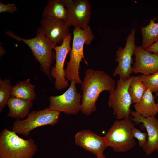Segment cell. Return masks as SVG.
<instances>
[{"label":"cell","instance_id":"6da1fadb","mask_svg":"<svg viewBox=\"0 0 158 158\" xmlns=\"http://www.w3.org/2000/svg\"><path fill=\"white\" fill-rule=\"evenodd\" d=\"M116 86L115 80L105 72L87 69L81 83V112L88 116L95 111L96 102L100 94L104 91L109 92Z\"/></svg>","mask_w":158,"mask_h":158},{"label":"cell","instance_id":"7a4b0ae2","mask_svg":"<svg viewBox=\"0 0 158 158\" xmlns=\"http://www.w3.org/2000/svg\"><path fill=\"white\" fill-rule=\"evenodd\" d=\"M5 34L12 39L23 41L26 44L30 49L36 60L39 63L41 70L52 80L50 69L55 59V53L53 50L56 45L44 36L40 28L37 30L36 36L30 39L21 38L10 31H6Z\"/></svg>","mask_w":158,"mask_h":158},{"label":"cell","instance_id":"3957f363","mask_svg":"<svg viewBox=\"0 0 158 158\" xmlns=\"http://www.w3.org/2000/svg\"><path fill=\"white\" fill-rule=\"evenodd\" d=\"M73 32V38L69 53L70 59L65 69L66 78L68 81H73L76 83L81 84L82 81L79 75L80 63L83 59L86 64L88 65L84 56V44H90L94 35L90 26L84 29L74 28Z\"/></svg>","mask_w":158,"mask_h":158},{"label":"cell","instance_id":"277c9868","mask_svg":"<svg viewBox=\"0 0 158 158\" xmlns=\"http://www.w3.org/2000/svg\"><path fill=\"white\" fill-rule=\"evenodd\" d=\"M37 148L32 138L24 139L7 128L0 133V158H32Z\"/></svg>","mask_w":158,"mask_h":158},{"label":"cell","instance_id":"5b68a950","mask_svg":"<svg viewBox=\"0 0 158 158\" xmlns=\"http://www.w3.org/2000/svg\"><path fill=\"white\" fill-rule=\"evenodd\" d=\"M134 126L129 118L115 121L105 136L108 146L116 152H124L133 148L136 144L132 134Z\"/></svg>","mask_w":158,"mask_h":158},{"label":"cell","instance_id":"8992f818","mask_svg":"<svg viewBox=\"0 0 158 158\" xmlns=\"http://www.w3.org/2000/svg\"><path fill=\"white\" fill-rule=\"evenodd\" d=\"M60 112L49 107L38 111H32L23 120L18 119L14 122L12 131L17 134L28 136L31 131L40 126H53L58 121Z\"/></svg>","mask_w":158,"mask_h":158},{"label":"cell","instance_id":"52a82bcc","mask_svg":"<svg viewBox=\"0 0 158 158\" xmlns=\"http://www.w3.org/2000/svg\"><path fill=\"white\" fill-rule=\"evenodd\" d=\"M132 76L125 80L119 77L115 88L109 92L108 105L112 108L117 120L129 118L132 103L129 92Z\"/></svg>","mask_w":158,"mask_h":158},{"label":"cell","instance_id":"ba28073f","mask_svg":"<svg viewBox=\"0 0 158 158\" xmlns=\"http://www.w3.org/2000/svg\"><path fill=\"white\" fill-rule=\"evenodd\" d=\"M76 83L71 81L68 88L62 95L51 96L49 98V108L59 112L68 114L75 115L80 111V102L82 95L77 92Z\"/></svg>","mask_w":158,"mask_h":158},{"label":"cell","instance_id":"9c48e42d","mask_svg":"<svg viewBox=\"0 0 158 158\" xmlns=\"http://www.w3.org/2000/svg\"><path fill=\"white\" fill-rule=\"evenodd\" d=\"M136 30L133 28L127 36L125 47L119 46L116 51L115 60L118 63L113 73V76L119 75V77L126 80L131 77L133 72L131 65L133 63L132 56L136 46L135 44Z\"/></svg>","mask_w":158,"mask_h":158},{"label":"cell","instance_id":"30bf717a","mask_svg":"<svg viewBox=\"0 0 158 158\" xmlns=\"http://www.w3.org/2000/svg\"><path fill=\"white\" fill-rule=\"evenodd\" d=\"M67 10L66 23L69 27L84 29L89 25L91 5L88 0H64Z\"/></svg>","mask_w":158,"mask_h":158},{"label":"cell","instance_id":"8fae6325","mask_svg":"<svg viewBox=\"0 0 158 158\" xmlns=\"http://www.w3.org/2000/svg\"><path fill=\"white\" fill-rule=\"evenodd\" d=\"M71 39L70 33L60 45H56L54 50L55 53L56 63L51 70L52 78L55 80L54 87L59 90L66 88L68 85L66 80L64 65L66 57L71 49L70 42Z\"/></svg>","mask_w":158,"mask_h":158},{"label":"cell","instance_id":"7c38bea8","mask_svg":"<svg viewBox=\"0 0 158 158\" xmlns=\"http://www.w3.org/2000/svg\"><path fill=\"white\" fill-rule=\"evenodd\" d=\"M76 145L99 157L103 155L108 147L105 136H101L89 130H83L77 133L74 137Z\"/></svg>","mask_w":158,"mask_h":158},{"label":"cell","instance_id":"4fadbf2b","mask_svg":"<svg viewBox=\"0 0 158 158\" xmlns=\"http://www.w3.org/2000/svg\"><path fill=\"white\" fill-rule=\"evenodd\" d=\"M133 55L135 62L133 72L140 73L145 75H152L158 71V53L149 52L141 45L136 46Z\"/></svg>","mask_w":158,"mask_h":158},{"label":"cell","instance_id":"5bb4252c","mask_svg":"<svg viewBox=\"0 0 158 158\" xmlns=\"http://www.w3.org/2000/svg\"><path fill=\"white\" fill-rule=\"evenodd\" d=\"M130 118L136 124L142 123L147 133V140L142 147L147 155H151L155 150L158 152V119L155 117L144 118L135 111H131Z\"/></svg>","mask_w":158,"mask_h":158},{"label":"cell","instance_id":"9a60e30c","mask_svg":"<svg viewBox=\"0 0 158 158\" xmlns=\"http://www.w3.org/2000/svg\"><path fill=\"white\" fill-rule=\"evenodd\" d=\"M42 32L51 43L60 45L70 33L69 26L63 20L56 18H42L40 22Z\"/></svg>","mask_w":158,"mask_h":158},{"label":"cell","instance_id":"2e32d148","mask_svg":"<svg viewBox=\"0 0 158 158\" xmlns=\"http://www.w3.org/2000/svg\"><path fill=\"white\" fill-rule=\"evenodd\" d=\"M154 98L152 91L147 89L140 102L134 104L135 111L144 118L155 117L158 111Z\"/></svg>","mask_w":158,"mask_h":158},{"label":"cell","instance_id":"e0dca14e","mask_svg":"<svg viewBox=\"0 0 158 158\" xmlns=\"http://www.w3.org/2000/svg\"><path fill=\"white\" fill-rule=\"evenodd\" d=\"M32 104L31 101L11 96L7 104L9 109L7 117L23 118L29 114Z\"/></svg>","mask_w":158,"mask_h":158},{"label":"cell","instance_id":"ac0fdd59","mask_svg":"<svg viewBox=\"0 0 158 158\" xmlns=\"http://www.w3.org/2000/svg\"><path fill=\"white\" fill-rule=\"evenodd\" d=\"M42 18L62 20L67 18V10L64 0H49L47 1L42 13Z\"/></svg>","mask_w":158,"mask_h":158},{"label":"cell","instance_id":"d6986e66","mask_svg":"<svg viewBox=\"0 0 158 158\" xmlns=\"http://www.w3.org/2000/svg\"><path fill=\"white\" fill-rule=\"evenodd\" d=\"M35 87L30 83L29 79L19 81L15 85L12 86L11 96L32 101L37 96Z\"/></svg>","mask_w":158,"mask_h":158},{"label":"cell","instance_id":"ffe728a7","mask_svg":"<svg viewBox=\"0 0 158 158\" xmlns=\"http://www.w3.org/2000/svg\"><path fill=\"white\" fill-rule=\"evenodd\" d=\"M156 18L150 19L147 25L141 28L142 37L141 46L144 49H146L153 43L158 41V22L156 23L155 22Z\"/></svg>","mask_w":158,"mask_h":158},{"label":"cell","instance_id":"44dd1931","mask_svg":"<svg viewBox=\"0 0 158 158\" xmlns=\"http://www.w3.org/2000/svg\"><path fill=\"white\" fill-rule=\"evenodd\" d=\"M147 89L140 76H132L129 89L132 103L139 102Z\"/></svg>","mask_w":158,"mask_h":158},{"label":"cell","instance_id":"7402d4cb","mask_svg":"<svg viewBox=\"0 0 158 158\" xmlns=\"http://www.w3.org/2000/svg\"><path fill=\"white\" fill-rule=\"evenodd\" d=\"M11 79L0 78V111L2 112L11 97L12 86L10 83Z\"/></svg>","mask_w":158,"mask_h":158},{"label":"cell","instance_id":"603a6c76","mask_svg":"<svg viewBox=\"0 0 158 158\" xmlns=\"http://www.w3.org/2000/svg\"><path fill=\"white\" fill-rule=\"evenodd\" d=\"M140 77L147 89L152 92L156 93L158 92V71L148 75L142 74Z\"/></svg>","mask_w":158,"mask_h":158},{"label":"cell","instance_id":"cb8c5ba5","mask_svg":"<svg viewBox=\"0 0 158 158\" xmlns=\"http://www.w3.org/2000/svg\"><path fill=\"white\" fill-rule=\"evenodd\" d=\"M132 134L133 137L138 141L139 146L142 147L147 141L146 136L147 134L141 132L134 126L132 130Z\"/></svg>","mask_w":158,"mask_h":158},{"label":"cell","instance_id":"d4e9b609","mask_svg":"<svg viewBox=\"0 0 158 158\" xmlns=\"http://www.w3.org/2000/svg\"><path fill=\"white\" fill-rule=\"evenodd\" d=\"M17 10V7L14 4H5L0 2V13L8 12L13 13Z\"/></svg>","mask_w":158,"mask_h":158},{"label":"cell","instance_id":"484cf974","mask_svg":"<svg viewBox=\"0 0 158 158\" xmlns=\"http://www.w3.org/2000/svg\"><path fill=\"white\" fill-rule=\"evenodd\" d=\"M145 50L151 53H158V41L153 43Z\"/></svg>","mask_w":158,"mask_h":158},{"label":"cell","instance_id":"4316f807","mask_svg":"<svg viewBox=\"0 0 158 158\" xmlns=\"http://www.w3.org/2000/svg\"><path fill=\"white\" fill-rule=\"evenodd\" d=\"M6 53V51L4 49L3 47L1 46H0V58H1Z\"/></svg>","mask_w":158,"mask_h":158},{"label":"cell","instance_id":"83f0119b","mask_svg":"<svg viewBox=\"0 0 158 158\" xmlns=\"http://www.w3.org/2000/svg\"><path fill=\"white\" fill-rule=\"evenodd\" d=\"M156 96H158V92H157L156 93ZM157 103H156V104H157V111H158V97L157 98Z\"/></svg>","mask_w":158,"mask_h":158},{"label":"cell","instance_id":"f1b7e54d","mask_svg":"<svg viewBox=\"0 0 158 158\" xmlns=\"http://www.w3.org/2000/svg\"><path fill=\"white\" fill-rule=\"evenodd\" d=\"M106 158L104 155H103L99 157H96V158Z\"/></svg>","mask_w":158,"mask_h":158}]
</instances>
